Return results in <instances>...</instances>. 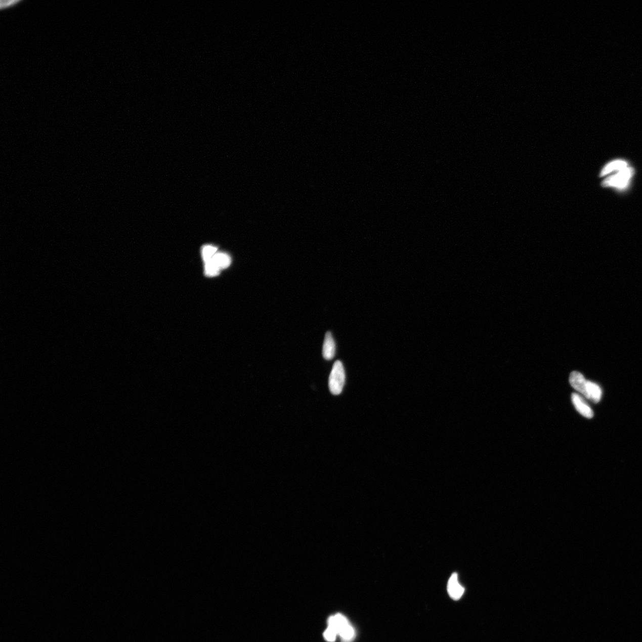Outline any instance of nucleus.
Returning <instances> with one entry per match:
<instances>
[{
	"label": "nucleus",
	"mask_w": 642,
	"mask_h": 642,
	"mask_svg": "<svg viewBox=\"0 0 642 642\" xmlns=\"http://www.w3.org/2000/svg\"><path fill=\"white\" fill-rule=\"evenodd\" d=\"M627 166H628V164L626 161L621 160V159H617V160L609 162V164L604 166L602 172H601V177L613 174L615 172L627 168Z\"/></svg>",
	"instance_id": "obj_9"
},
{
	"label": "nucleus",
	"mask_w": 642,
	"mask_h": 642,
	"mask_svg": "<svg viewBox=\"0 0 642 642\" xmlns=\"http://www.w3.org/2000/svg\"><path fill=\"white\" fill-rule=\"evenodd\" d=\"M345 380L344 367L340 361H336L333 365L329 378V388L332 395H339L341 393Z\"/></svg>",
	"instance_id": "obj_3"
},
{
	"label": "nucleus",
	"mask_w": 642,
	"mask_h": 642,
	"mask_svg": "<svg viewBox=\"0 0 642 642\" xmlns=\"http://www.w3.org/2000/svg\"><path fill=\"white\" fill-rule=\"evenodd\" d=\"M335 354V343L334 338H333L331 333L330 332H327L325 335L323 348H322V355L326 360H331L334 358Z\"/></svg>",
	"instance_id": "obj_8"
},
{
	"label": "nucleus",
	"mask_w": 642,
	"mask_h": 642,
	"mask_svg": "<svg viewBox=\"0 0 642 642\" xmlns=\"http://www.w3.org/2000/svg\"><path fill=\"white\" fill-rule=\"evenodd\" d=\"M218 250L217 247L212 245H205L202 249V256L205 263L212 259Z\"/></svg>",
	"instance_id": "obj_12"
},
{
	"label": "nucleus",
	"mask_w": 642,
	"mask_h": 642,
	"mask_svg": "<svg viewBox=\"0 0 642 642\" xmlns=\"http://www.w3.org/2000/svg\"><path fill=\"white\" fill-rule=\"evenodd\" d=\"M212 260L220 268V270L228 268L232 263V260L229 254L222 252L217 253Z\"/></svg>",
	"instance_id": "obj_10"
},
{
	"label": "nucleus",
	"mask_w": 642,
	"mask_h": 642,
	"mask_svg": "<svg viewBox=\"0 0 642 642\" xmlns=\"http://www.w3.org/2000/svg\"><path fill=\"white\" fill-rule=\"evenodd\" d=\"M572 401L577 412L587 419L592 418L593 417V410L582 396L579 395L578 394L573 393Z\"/></svg>",
	"instance_id": "obj_4"
},
{
	"label": "nucleus",
	"mask_w": 642,
	"mask_h": 642,
	"mask_svg": "<svg viewBox=\"0 0 642 642\" xmlns=\"http://www.w3.org/2000/svg\"><path fill=\"white\" fill-rule=\"evenodd\" d=\"M448 592L452 599L458 600L461 598L464 592V589L458 582L457 573L451 575L448 582Z\"/></svg>",
	"instance_id": "obj_5"
},
{
	"label": "nucleus",
	"mask_w": 642,
	"mask_h": 642,
	"mask_svg": "<svg viewBox=\"0 0 642 642\" xmlns=\"http://www.w3.org/2000/svg\"><path fill=\"white\" fill-rule=\"evenodd\" d=\"M587 381V380L582 373L577 371L571 373L569 378L571 386L577 392L582 394L584 396H585Z\"/></svg>",
	"instance_id": "obj_6"
},
{
	"label": "nucleus",
	"mask_w": 642,
	"mask_h": 642,
	"mask_svg": "<svg viewBox=\"0 0 642 642\" xmlns=\"http://www.w3.org/2000/svg\"><path fill=\"white\" fill-rule=\"evenodd\" d=\"M634 174L633 169L630 166L615 172L604 180L603 185L605 187H612L620 190L626 189Z\"/></svg>",
	"instance_id": "obj_2"
},
{
	"label": "nucleus",
	"mask_w": 642,
	"mask_h": 642,
	"mask_svg": "<svg viewBox=\"0 0 642 642\" xmlns=\"http://www.w3.org/2000/svg\"><path fill=\"white\" fill-rule=\"evenodd\" d=\"M338 633L334 628L330 626H328L327 630L325 631L324 636L326 640L329 642L334 641Z\"/></svg>",
	"instance_id": "obj_13"
},
{
	"label": "nucleus",
	"mask_w": 642,
	"mask_h": 642,
	"mask_svg": "<svg viewBox=\"0 0 642 642\" xmlns=\"http://www.w3.org/2000/svg\"><path fill=\"white\" fill-rule=\"evenodd\" d=\"M328 626L334 628L343 641L349 642L355 637L354 628L350 624L347 618L342 614H337L329 617Z\"/></svg>",
	"instance_id": "obj_1"
},
{
	"label": "nucleus",
	"mask_w": 642,
	"mask_h": 642,
	"mask_svg": "<svg viewBox=\"0 0 642 642\" xmlns=\"http://www.w3.org/2000/svg\"><path fill=\"white\" fill-rule=\"evenodd\" d=\"M602 396L603 391L600 386L596 383L587 380L585 396L586 398L592 401L593 403H597L600 402Z\"/></svg>",
	"instance_id": "obj_7"
},
{
	"label": "nucleus",
	"mask_w": 642,
	"mask_h": 642,
	"mask_svg": "<svg viewBox=\"0 0 642 642\" xmlns=\"http://www.w3.org/2000/svg\"><path fill=\"white\" fill-rule=\"evenodd\" d=\"M205 273L206 276L208 277H214L218 276L220 273V268L217 266L212 260H210L205 263Z\"/></svg>",
	"instance_id": "obj_11"
}]
</instances>
